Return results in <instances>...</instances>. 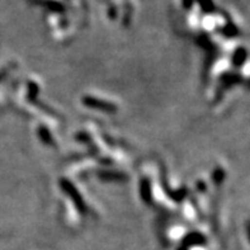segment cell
<instances>
[{"instance_id":"obj_1","label":"cell","mask_w":250,"mask_h":250,"mask_svg":"<svg viewBox=\"0 0 250 250\" xmlns=\"http://www.w3.org/2000/svg\"><path fill=\"white\" fill-rule=\"evenodd\" d=\"M247 57H248V52L247 50L240 47V49H237L236 51L234 52V57H232V64H234L236 68H240L243 65L244 62L247 61Z\"/></svg>"},{"instance_id":"obj_2","label":"cell","mask_w":250,"mask_h":250,"mask_svg":"<svg viewBox=\"0 0 250 250\" xmlns=\"http://www.w3.org/2000/svg\"><path fill=\"white\" fill-rule=\"evenodd\" d=\"M224 172H222V170H217V172H216V174H214V177H216V180H217V182H221V180H222V179H224Z\"/></svg>"},{"instance_id":"obj_3","label":"cell","mask_w":250,"mask_h":250,"mask_svg":"<svg viewBox=\"0 0 250 250\" xmlns=\"http://www.w3.org/2000/svg\"><path fill=\"white\" fill-rule=\"evenodd\" d=\"M247 232H248V237H249V241H250V220L247 222Z\"/></svg>"}]
</instances>
